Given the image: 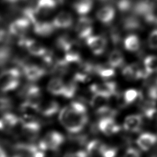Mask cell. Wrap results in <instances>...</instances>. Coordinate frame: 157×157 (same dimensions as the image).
Masks as SVG:
<instances>
[{
	"label": "cell",
	"instance_id": "cell-2",
	"mask_svg": "<svg viewBox=\"0 0 157 157\" xmlns=\"http://www.w3.org/2000/svg\"><path fill=\"white\" fill-rule=\"evenodd\" d=\"M20 72L16 68H12L0 74V91L8 92L14 90L20 84Z\"/></svg>",
	"mask_w": 157,
	"mask_h": 157
},
{
	"label": "cell",
	"instance_id": "cell-11",
	"mask_svg": "<svg viewBox=\"0 0 157 157\" xmlns=\"http://www.w3.org/2000/svg\"><path fill=\"white\" fill-rule=\"evenodd\" d=\"M56 6L55 0H38L34 8L39 16L42 18L51 15L55 10Z\"/></svg>",
	"mask_w": 157,
	"mask_h": 157
},
{
	"label": "cell",
	"instance_id": "cell-35",
	"mask_svg": "<svg viewBox=\"0 0 157 157\" xmlns=\"http://www.w3.org/2000/svg\"><path fill=\"white\" fill-rule=\"evenodd\" d=\"M64 157H88V153L83 150H79L67 153Z\"/></svg>",
	"mask_w": 157,
	"mask_h": 157
},
{
	"label": "cell",
	"instance_id": "cell-12",
	"mask_svg": "<svg viewBox=\"0 0 157 157\" xmlns=\"http://www.w3.org/2000/svg\"><path fill=\"white\" fill-rule=\"evenodd\" d=\"M157 143V136L151 132L141 134L136 140V144L141 150L147 151Z\"/></svg>",
	"mask_w": 157,
	"mask_h": 157
},
{
	"label": "cell",
	"instance_id": "cell-21",
	"mask_svg": "<svg viewBox=\"0 0 157 157\" xmlns=\"http://www.w3.org/2000/svg\"><path fill=\"white\" fill-rule=\"evenodd\" d=\"M93 7V0H77L73 4L74 10L81 16L89 13Z\"/></svg>",
	"mask_w": 157,
	"mask_h": 157
},
{
	"label": "cell",
	"instance_id": "cell-27",
	"mask_svg": "<svg viewBox=\"0 0 157 157\" xmlns=\"http://www.w3.org/2000/svg\"><path fill=\"white\" fill-rule=\"evenodd\" d=\"M144 67L150 75L157 72V56L155 55L147 56L144 59Z\"/></svg>",
	"mask_w": 157,
	"mask_h": 157
},
{
	"label": "cell",
	"instance_id": "cell-3",
	"mask_svg": "<svg viewBox=\"0 0 157 157\" xmlns=\"http://www.w3.org/2000/svg\"><path fill=\"white\" fill-rule=\"evenodd\" d=\"M64 136L58 131L47 132L39 142V145L44 150H57L64 143Z\"/></svg>",
	"mask_w": 157,
	"mask_h": 157
},
{
	"label": "cell",
	"instance_id": "cell-33",
	"mask_svg": "<svg viewBox=\"0 0 157 157\" xmlns=\"http://www.w3.org/2000/svg\"><path fill=\"white\" fill-rule=\"evenodd\" d=\"M10 56V49L7 47H2L0 48V65L6 63Z\"/></svg>",
	"mask_w": 157,
	"mask_h": 157
},
{
	"label": "cell",
	"instance_id": "cell-13",
	"mask_svg": "<svg viewBox=\"0 0 157 157\" xmlns=\"http://www.w3.org/2000/svg\"><path fill=\"white\" fill-rule=\"evenodd\" d=\"M73 21V17L69 12L62 11L55 16L52 23L55 28L66 29L71 27Z\"/></svg>",
	"mask_w": 157,
	"mask_h": 157
},
{
	"label": "cell",
	"instance_id": "cell-38",
	"mask_svg": "<svg viewBox=\"0 0 157 157\" xmlns=\"http://www.w3.org/2000/svg\"><path fill=\"white\" fill-rule=\"evenodd\" d=\"M55 1L57 3V4H63L64 0H55Z\"/></svg>",
	"mask_w": 157,
	"mask_h": 157
},
{
	"label": "cell",
	"instance_id": "cell-31",
	"mask_svg": "<svg viewBox=\"0 0 157 157\" xmlns=\"http://www.w3.org/2000/svg\"><path fill=\"white\" fill-rule=\"evenodd\" d=\"M117 6L119 10L123 13H126L133 8L131 0H118Z\"/></svg>",
	"mask_w": 157,
	"mask_h": 157
},
{
	"label": "cell",
	"instance_id": "cell-30",
	"mask_svg": "<svg viewBox=\"0 0 157 157\" xmlns=\"http://www.w3.org/2000/svg\"><path fill=\"white\" fill-rule=\"evenodd\" d=\"M118 153L117 148L104 144L100 155L102 157H115Z\"/></svg>",
	"mask_w": 157,
	"mask_h": 157
},
{
	"label": "cell",
	"instance_id": "cell-24",
	"mask_svg": "<svg viewBox=\"0 0 157 157\" xmlns=\"http://www.w3.org/2000/svg\"><path fill=\"white\" fill-rule=\"evenodd\" d=\"M123 98L128 105L134 102H140L143 99V95L140 91L135 89H129L123 93Z\"/></svg>",
	"mask_w": 157,
	"mask_h": 157
},
{
	"label": "cell",
	"instance_id": "cell-29",
	"mask_svg": "<svg viewBox=\"0 0 157 157\" xmlns=\"http://www.w3.org/2000/svg\"><path fill=\"white\" fill-rule=\"evenodd\" d=\"M74 42V40L70 36L63 35L58 38L56 40V45L59 48L65 52Z\"/></svg>",
	"mask_w": 157,
	"mask_h": 157
},
{
	"label": "cell",
	"instance_id": "cell-22",
	"mask_svg": "<svg viewBox=\"0 0 157 157\" xmlns=\"http://www.w3.org/2000/svg\"><path fill=\"white\" fill-rule=\"evenodd\" d=\"M123 28L124 30L128 31H134L139 30L142 28V25L138 18L131 15L125 18L123 20Z\"/></svg>",
	"mask_w": 157,
	"mask_h": 157
},
{
	"label": "cell",
	"instance_id": "cell-5",
	"mask_svg": "<svg viewBox=\"0 0 157 157\" xmlns=\"http://www.w3.org/2000/svg\"><path fill=\"white\" fill-rule=\"evenodd\" d=\"M75 32L77 36L81 39H87L92 35L93 20L85 15L82 16L78 20L75 26Z\"/></svg>",
	"mask_w": 157,
	"mask_h": 157
},
{
	"label": "cell",
	"instance_id": "cell-17",
	"mask_svg": "<svg viewBox=\"0 0 157 157\" xmlns=\"http://www.w3.org/2000/svg\"><path fill=\"white\" fill-rule=\"evenodd\" d=\"M110 96L103 93H95L91 99L90 104L96 112L101 109L108 105Z\"/></svg>",
	"mask_w": 157,
	"mask_h": 157
},
{
	"label": "cell",
	"instance_id": "cell-23",
	"mask_svg": "<svg viewBox=\"0 0 157 157\" xmlns=\"http://www.w3.org/2000/svg\"><path fill=\"white\" fill-rule=\"evenodd\" d=\"M124 61V56L119 50L115 49L110 53L108 63L113 68L121 67L123 65Z\"/></svg>",
	"mask_w": 157,
	"mask_h": 157
},
{
	"label": "cell",
	"instance_id": "cell-37",
	"mask_svg": "<svg viewBox=\"0 0 157 157\" xmlns=\"http://www.w3.org/2000/svg\"><path fill=\"white\" fill-rule=\"evenodd\" d=\"M4 35H5V33H4V30L0 28V42L2 41V39H4Z\"/></svg>",
	"mask_w": 157,
	"mask_h": 157
},
{
	"label": "cell",
	"instance_id": "cell-4",
	"mask_svg": "<svg viewBox=\"0 0 157 157\" xmlns=\"http://www.w3.org/2000/svg\"><path fill=\"white\" fill-rule=\"evenodd\" d=\"M18 42L21 47L26 48L31 55L35 56L42 57L47 52L40 42L32 39L21 37Z\"/></svg>",
	"mask_w": 157,
	"mask_h": 157
},
{
	"label": "cell",
	"instance_id": "cell-20",
	"mask_svg": "<svg viewBox=\"0 0 157 157\" xmlns=\"http://www.w3.org/2000/svg\"><path fill=\"white\" fill-rule=\"evenodd\" d=\"M59 111V104L55 101H48L45 104H40L39 113L44 117H52Z\"/></svg>",
	"mask_w": 157,
	"mask_h": 157
},
{
	"label": "cell",
	"instance_id": "cell-1",
	"mask_svg": "<svg viewBox=\"0 0 157 157\" xmlns=\"http://www.w3.org/2000/svg\"><path fill=\"white\" fill-rule=\"evenodd\" d=\"M59 120L67 131L72 134L78 133L88 122L86 107L82 102L73 101L60 110Z\"/></svg>",
	"mask_w": 157,
	"mask_h": 157
},
{
	"label": "cell",
	"instance_id": "cell-25",
	"mask_svg": "<svg viewBox=\"0 0 157 157\" xmlns=\"http://www.w3.org/2000/svg\"><path fill=\"white\" fill-rule=\"evenodd\" d=\"M140 45V43L139 39L135 34H130L124 39V48L129 52H137L139 49Z\"/></svg>",
	"mask_w": 157,
	"mask_h": 157
},
{
	"label": "cell",
	"instance_id": "cell-39",
	"mask_svg": "<svg viewBox=\"0 0 157 157\" xmlns=\"http://www.w3.org/2000/svg\"><path fill=\"white\" fill-rule=\"evenodd\" d=\"M13 157H28V156H26L25 155H21V154H18V155L14 156Z\"/></svg>",
	"mask_w": 157,
	"mask_h": 157
},
{
	"label": "cell",
	"instance_id": "cell-34",
	"mask_svg": "<svg viewBox=\"0 0 157 157\" xmlns=\"http://www.w3.org/2000/svg\"><path fill=\"white\" fill-rule=\"evenodd\" d=\"M123 157H141V154L137 148L129 147L126 150Z\"/></svg>",
	"mask_w": 157,
	"mask_h": 157
},
{
	"label": "cell",
	"instance_id": "cell-15",
	"mask_svg": "<svg viewBox=\"0 0 157 157\" xmlns=\"http://www.w3.org/2000/svg\"><path fill=\"white\" fill-rule=\"evenodd\" d=\"M142 67L137 63H132L124 66L122 69V75L127 80H135L140 79Z\"/></svg>",
	"mask_w": 157,
	"mask_h": 157
},
{
	"label": "cell",
	"instance_id": "cell-28",
	"mask_svg": "<svg viewBox=\"0 0 157 157\" xmlns=\"http://www.w3.org/2000/svg\"><path fill=\"white\" fill-rule=\"evenodd\" d=\"M77 82L75 80H72L65 83L64 91L62 96L66 98H72L75 95L77 91Z\"/></svg>",
	"mask_w": 157,
	"mask_h": 157
},
{
	"label": "cell",
	"instance_id": "cell-16",
	"mask_svg": "<svg viewBox=\"0 0 157 157\" xmlns=\"http://www.w3.org/2000/svg\"><path fill=\"white\" fill-rule=\"evenodd\" d=\"M33 26V29L34 33L42 37H47L50 36L55 29L52 21H39L34 23Z\"/></svg>",
	"mask_w": 157,
	"mask_h": 157
},
{
	"label": "cell",
	"instance_id": "cell-9",
	"mask_svg": "<svg viewBox=\"0 0 157 157\" xmlns=\"http://www.w3.org/2000/svg\"><path fill=\"white\" fill-rule=\"evenodd\" d=\"M143 124V117L140 114H131L126 116L123 122V128L128 132H137Z\"/></svg>",
	"mask_w": 157,
	"mask_h": 157
},
{
	"label": "cell",
	"instance_id": "cell-36",
	"mask_svg": "<svg viewBox=\"0 0 157 157\" xmlns=\"http://www.w3.org/2000/svg\"><path fill=\"white\" fill-rule=\"evenodd\" d=\"M0 157H7L6 151L0 147Z\"/></svg>",
	"mask_w": 157,
	"mask_h": 157
},
{
	"label": "cell",
	"instance_id": "cell-10",
	"mask_svg": "<svg viewBox=\"0 0 157 157\" xmlns=\"http://www.w3.org/2000/svg\"><path fill=\"white\" fill-rule=\"evenodd\" d=\"M23 71L26 78L31 81L35 82L42 78L45 74L44 68L34 64L28 63L23 66Z\"/></svg>",
	"mask_w": 157,
	"mask_h": 157
},
{
	"label": "cell",
	"instance_id": "cell-18",
	"mask_svg": "<svg viewBox=\"0 0 157 157\" xmlns=\"http://www.w3.org/2000/svg\"><path fill=\"white\" fill-rule=\"evenodd\" d=\"M115 15L114 9L110 6H105L101 8L96 12L97 18L102 23L109 24L110 23Z\"/></svg>",
	"mask_w": 157,
	"mask_h": 157
},
{
	"label": "cell",
	"instance_id": "cell-7",
	"mask_svg": "<svg viewBox=\"0 0 157 157\" xmlns=\"http://www.w3.org/2000/svg\"><path fill=\"white\" fill-rule=\"evenodd\" d=\"M31 24L25 17L17 19L10 25L9 32L15 36L23 37L29 30Z\"/></svg>",
	"mask_w": 157,
	"mask_h": 157
},
{
	"label": "cell",
	"instance_id": "cell-32",
	"mask_svg": "<svg viewBox=\"0 0 157 157\" xmlns=\"http://www.w3.org/2000/svg\"><path fill=\"white\" fill-rule=\"evenodd\" d=\"M148 44L150 48L157 50V29L153 30L150 33L148 39Z\"/></svg>",
	"mask_w": 157,
	"mask_h": 157
},
{
	"label": "cell",
	"instance_id": "cell-6",
	"mask_svg": "<svg viewBox=\"0 0 157 157\" xmlns=\"http://www.w3.org/2000/svg\"><path fill=\"white\" fill-rule=\"evenodd\" d=\"M99 130L106 136H112L120 131L121 128L113 117H102L99 121Z\"/></svg>",
	"mask_w": 157,
	"mask_h": 157
},
{
	"label": "cell",
	"instance_id": "cell-40",
	"mask_svg": "<svg viewBox=\"0 0 157 157\" xmlns=\"http://www.w3.org/2000/svg\"><path fill=\"white\" fill-rule=\"evenodd\" d=\"M0 22H1V18H0Z\"/></svg>",
	"mask_w": 157,
	"mask_h": 157
},
{
	"label": "cell",
	"instance_id": "cell-8",
	"mask_svg": "<svg viewBox=\"0 0 157 157\" xmlns=\"http://www.w3.org/2000/svg\"><path fill=\"white\" fill-rule=\"evenodd\" d=\"M86 42L91 52L96 55L102 54L107 47L106 39L101 36H90L86 39Z\"/></svg>",
	"mask_w": 157,
	"mask_h": 157
},
{
	"label": "cell",
	"instance_id": "cell-14",
	"mask_svg": "<svg viewBox=\"0 0 157 157\" xmlns=\"http://www.w3.org/2000/svg\"><path fill=\"white\" fill-rule=\"evenodd\" d=\"M156 9L155 4L150 0H141L133 6V12L137 15L144 18Z\"/></svg>",
	"mask_w": 157,
	"mask_h": 157
},
{
	"label": "cell",
	"instance_id": "cell-19",
	"mask_svg": "<svg viewBox=\"0 0 157 157\" xmlns=\"http://www.w3.org/2000/svg\"><path fill=\"white\" fill-rule=\"evenodd\" d=\"M64 82L59 77H53L48 82L47 89L48 91L55 96H62L64 88Z\"/></svg>",
	"mask_w": 157,
	"mask_h": 157
},
{
	"label": "cell",
	"instance_id": "cell-26",
	"mask_svg": "<svg viewBox=\"0 0 157 157\" xmlns=\"http://www.w3.org/2000/svg\"><path fill=\"white\" fill-rule=\"evenodd\" d=\"M95 72L103 78H109L115 75L114 68L108 65H98L96 66Z\"/></svg>",
	"mask_w": 157,
	"mask_h": 157
}]
</instances>
